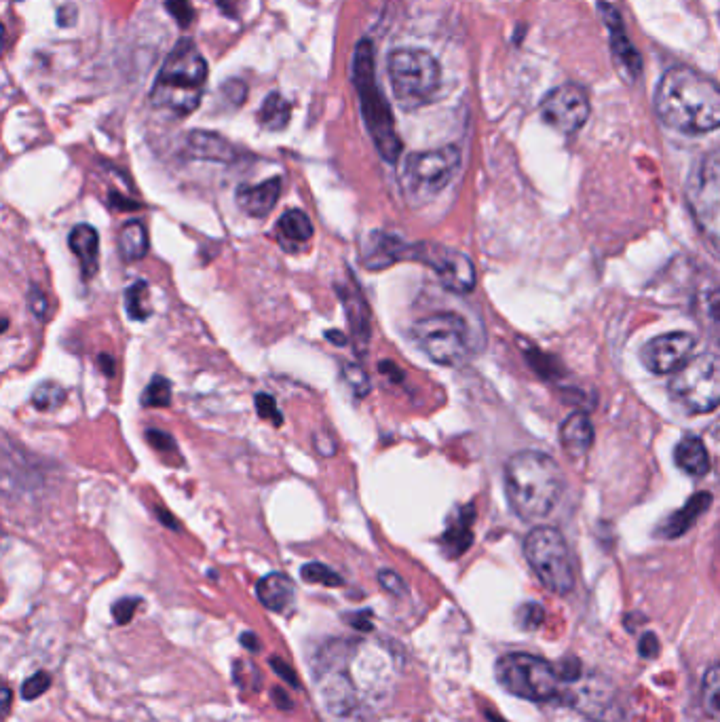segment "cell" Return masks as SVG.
<instances>
[{"label":"cell","instance_id":"1","mask_svg":"<svg viewBox=\"0 0 720 722\" xmlns=\"http://www.w3.org/2000/svg\"><path fill=\"white\" fill-rule=\"evenodd\" d=\"M655 110L663 125L687 136L720 127V87L701 72L676 66L661 76Z\"/></svg>","mask_w":720,"mask_h":722},{"label":"cell","instance_id":"2","mask_svg":"<svg viewBox=\"0 0 720 722\" xmlns=\"http://www.w3.org/2000/svg\"><path fill=\"white\" fill-rule=\"evenodd\" d=\"M505 490L511 509L526 522L552 513L564 492V475L558 463L543 452L522 450L505 465Z\"/></svg>","mask_w":720,"mask_h":722},{"label":"cell","instance_id":"3","mask_svg":"<svg viewBox=\"0 0 720 722\" xmlns=\"http://www.w3.org/2000/svg\"><path fill=\"white\" fill-rule=\"evenodd\" d=\"M207 74H210V68H207L205 57L193 38L184 36L165 57L153 91H150V102L174 117H188L203 100Z\"/></svg>","mask_w":720,"mask_h":722},{"label":"cell","instance_id":"4","mask_svg":"<svg viewBox=\"0 0 720 722\" xmlns=\"http://www.w3.org/2000/svg\"><path fill=\"white\" fill-rule=\"evenodd\" d=\"M353 87L359 98V108H362V117L370 138L387 163H397L402 157V140L397 136L395 119L391 106L387 102V95L383 93L381 85L376 79V64H374V45L368 38H362L353 51Z\"/></svg>","mask_w":720,"mask_h":722},{"label":"cell","instance_id":"5","mask_svg":"<svg viewBox=\"0 0 720 722\" xmlns=\"http://www.w3.org/2000/svg\"><path fill=\"white\" fill-rule=\"evenodd\" d=\"M387 70L395 100L404 110L431 104L440 91L442 68L423 49H395L387 57Z\"/></svg>","mask_w":720,"mask_h":722},{"label":"cell","instance_id":"6","mask_svg":"<svg viewBox=\"0 0 720 722\" xmlns=\"http://www.w3.org/2000/svg\"><path fill=\"white\" fill-rule=\"evenodd\" d=\"M495 674L501 687L520 699L552 701L562 693V678L556 663L530 653L503 655L495 665Z\"/></svg>","mask_w":720,"mask_h":722},{"label":"cell","instance_id":"7","mask_svg":"<svg viewBox=\"0 0 720 722\" xmlns=\"http://www.w3.org/2000/svg\"><path fill=\"white\" fill-rule=\"evenodd\" d=\"M461 167L459 146L410 152L402 165V188L414 203H427L457 176Z\"/></svg>","mask_w":720,"mask_h":722},{"label":"cell","instance_id":"8","mask_svg":"<svg viewBox=\"0 0 720 722\" xmlns=\"http://www.w3.org/2000/svg\"><path fill=\"white\" fill-rule=\"evenodd\" d=\"M524 556L535 570L537 579L552 594L566 596L575 587V570L571 551L560 530L552 526L535 528L524 541Z\"/></svg>","mask_w":720,"mask_h":722},{"label":"cell","instance_id":"9","mask_svg":"<svg viewBox=\"0 0 720 722\" xmlns=\"http://www.w3.org/2000/svg\"><path fill=\"white\" fill-rule=\"evenodd\" d=\"M676 402L693 412L706 414L720 404V355L706 351L693 355L670 380Z\"/></svg>","mask_w":720,"mask_h":722},{"label":"cell","instance_id":"10","mask_svg":"<svg viewBox=\"0 0 720 722\" xmlns=\"http://www.w3.org/2000/svg\"><path fill=\"white\" fill-rule=\"evenodd\" d=\"M421 351L440 366H459L469 353L467 323L457 313H433L412 326Z\"/></svg>","mask_w":720,"mask_h":722},{"label":"cell","instance_id":"11","mask_svg":"<svg viewBox=\"0 0 720 722\" xmlns=\"http://www.w3.org/2000/svg\"><path fill=\"white\" fill-rule=\"evenodd\" d=\"M687 197L701 235L720 256V152L701 161L689 182Z\"/></svg>","mask_w":720,"mask_h":722},{"label":"cell","instance_id":"12","mask_svg":"<svg viewBox=\"0 0 720 722\" xmlns=\"http://www.w3.org/2000/svg\"><path fill=\"white\" fill-rule=\"evenodd\" d=\"M406 258L427 264L444 288L454 294H469L476 288V266L459 250L440 243H410Z\"/></svg>","mask_w":720,"mask_h":722},{"label":"cell","instance_id":"13","mask_svg":"<svg viewBox=\"0 0 720 722\" xmlns=\"http://www.w3.org/2000/svg\"><path fill=\"white\" fill-rule=\"evenodd\" d=\"M541 117L556 131L571 136V133H577L587 123V119H590V100H587L585 91L579 85H560L543 98Z\"/></svg>","mask_w":720,"mask_h":722},{"label":"cell","instance_id":"14","mask_svg":"<svg viewBox=\"0 0 720 722\" xmlns=\"http://www.w3.org/2000/svg\"><path fill=\"white\" fill-rule=\"evenodd\" d=\"M697 340L689 332H670L661 334L640 351L642 364L653 374H676L695 353Z\"/></svg>","mask_w":720,"mask_h":722},{"label":"cell","instance_id":"15","mask_svg":"<svg viewBox=\"0 0 720 722\" xmlns=\"http://www.w3.org/2000/svg\"><path fill=\"white\" fill-rule=\"evenodd\" d=\"M598 11L604 19L606 28L611 32V49L615 60L621 64V68L630 79H638L642 72V57L628 38V32H625L621 13L611 3H598Z\"/></svg>","mask_w":720,"mask_h":722},{"label":"cell","instance_id":"16","mask_svg":"<svg viewBox=\"0 0 720 722\" xmlns=\"http://www.w3.org/2000/svg\"><path fill=\"white\" fill-rule=\"evenodd\" d=\"M336 292L340 302H343L355 347L359 355H364L372 338V313L368 307V300L364 298L362 290H359L357 285H336Z\"/></svg>","mask_w":720,"mask_h":722},{"label":"cell","instance_id":"17","mask_svg":"<svg viewBox=\"0 0 720 722\" xmlns=\"http://www.w3.org/2000/svg\"><path fill=\"white\" fill-rule=\"evenodd\" d=\"M573 706L596 722H617L621 712L613 689L602 687V680H587L571 697Z\"/></svg>","mask_w":720,"mask_h":722},{"label":"cell","instance_id":"18","mask_svg":"<svg viewBox=\"0 0 720 722\" xmlns=\"http://www.w3.org/2000/svg\"><path fill=\"white\" fill-rule=\"evenodd\" d=\"M408 245L393 233L385 231H372L368 239L364 241L362 250V262L370 271H383L387 266H393L395 262L406 260Z\"/></svg>","mask_w":720,"mask_h":722},{"label":"cell","instance_id":"19","mask_svg":"<svg viewBox=\"0 0 720 722\" xmlns=\"http://www.w3.org/2000/svg\"><path fill=\"white\" fill-rule=\"evenodd\" d=\"M186 152L193 159L212 163H235L237 148L216 131H191L186 136Z\"/></svg>","mask_w":720,"mask_h":722},{"label":"cell","instance_id":"20","mask_svg":"<svg viewBox=\"0 0 720 722\" xmlns=\"http://www.w3.org/2000/svg\"><path fill=\"white\" fill-rule=\"evenodd\" d=\"M281 195V178L264 180L256 186L243 184L237 188V205L248 216L264 218L271 214V209L277 205Z\"/></svg>","mask_w":720,"mask_h":722},{"label":"cell","instance_id":"21","mask_svg":"<svg viewBox=\"0 0 720 722\" xmlns=\"http://www.w3.org/2000/svg\"><path fill=\"white\" fill-rule=\"evenodd\" d=\"M70 250L81 262L83 279H93L100 269V235L89 224H77L68 237Z\"/></svg>","mask_w":720,"mask_h":722},{"label":"cell","instance_id":"22","mask_svg":"<svg viewBox=\"0 0 720 722\" xmlns=\"http://www.w3.org/2000/svg\"><path fill=\"white\" fill-rule=\"evenodd\" d=\"M256 596L264 608H269L273 613H283L294 604L296 585L288 575L271 573L258 581Z\"/></svg>","mask_w":720,"mask_h":722},{"label":"cell","instance_id":"23","mask_svg":"<svg viewBox=\"0 0 720 722\" xmlns=\"http://www.w3.org/2000/svg\"><path fill=\"white\" fill-rule=\"evenodd\" d=\"M560 440H562L564 450L571 456H575V459H581L583 454L590 452V448L594 444V425L590 421V416H587L585 412H573L562 423Z\"/></svg>","mask_w":720,"mask_h":722},{"label":"cell","instance_id":"24","mask_svg":"<svg viewBox=\"0 0 720 722\" xmlns=\"http://www.w3.org/2000/svg\"><path fill=\"white\" fill-rule=\"evenodd\" d=\"M473 518H476V509H473V505H467L454 513V518L450 520L442 537V549L448 558H459L471 547Z\"/></svg>","mask_w":720,"mask_h":722},{"label":"cell","instance_id":"25","mask_svg":"<svg viewBox=\"0 0 720 722\" xmlns=\"http://www.w3.org/2000/svg\"><path fill=\"white\" fill-rule=\"evenodd\" d=\"M712 505V494L710 492H697L691 497V501L678 509L674 516L670 520H666V524H663L659 528V535L661 537H668V539H676L680 535H685V532L704 516V511Z\"/></svg>","mask_w":720,"mask_h":722},{"label":"cell","instance_id":"26","mask_svg":"<svg viewBox=\"0 0 720 722\" xmlns=\"http://www.w3.org/2000/svg\"><path fill=\"white\" fill-rule=\"evenodd\" d=\"M321 697H324L326 708L334 716H349L355 708L353 682L343 672L330 674V678L324 682V689H321Z\"/></svg>","mask_w":720,"mask_h":722},{"label":"cell","instance_id":"27","mask_svg":"<svg viewBox=\"0 0 720 722\" xmlns=\"http://www.w3.org/2000/svg\"><path fill=\"white\" fill-rule=\"evenodd\" d=\"M674 459H676V465L685 473L693 475V478H704V475L710 471L708 450H706L704 442H701L695 435L682 437L674 450Z\"/></svg>","mask_w":720,"mask_h":722},{"label":"cell","instance_id":"28","mask_svg":"<svg viewBox=\"0 0 720 722\" xmlns=\"http://www.w3.org/2000/svg\"><path fill=\"white\" fill-rule=\"evenodd\" d=\"M119 254L125 262H138L148 254V233L146 226L138 220L127 222L117 239Z\"/></svg>","mask_w":720,"mask_h":722},{"label":"cell","instance_id":"29","mask_svg":"<svg viewBox=\"0 0 720 722\" xmlns=\"http://www.w3.org/2000/svg\"><path fill=\"white\" fill-rule=\"evenodd\" d=\"M292 117V106L290 102L283 98L281 93H269L267 100L262 102L260 112H258V121L264 129L269 131H283L288 127Z\"/></svg>","mask_w":720,"mask_h":722},{"label":"cell","instance_id":"30","mask_svg":"<svg viewBox=\"0 0 720 722\" xmlns=\"http://www.w3.org/2000/svg\"><path fill=\"white\" fill-rule=\"evenodd\" d=\"M277 228L281 239L290 245H302L313 237V222L305 212H300V209H288V212L279 218Z\"/></svg>","mask_w":720,"mask_h":722},{"label":"cell","instance_id":"31","mask_svg":"<svg viewBox=\"0 0 720 722\" xmlns=\"http://www.w3.org/2000/svg\"><path fill=\"white\" fill-rule=\"evenodd\" d=\"M697 302L701 326L720 345V288H710L704 294H699Z\"/></svg>","mask_w":720,"mask_h":722},{"label":"cell","instance_id":"32","mask_svg":"<svg viewBox=\"0 0 720 722\" xmlns=\"http://www.w3.org/2000/svg\"><path fill=\"white\" fill-rule=\"evenodd\" d=\"M701 706L714 720H720V661L710 665L701 682Z\"/></svg>","mask_w":720,"mask_h":722},{"label":"cell","instance_id":"33","mask_svg":"<svg viewBox=\"0 0 720 722\" xmlns=\"http://www.w3.org/2000/svg\"><path fill=\"white\" fill-rule=\"evenodd\" d=\"M66 389L58 383H53V380H47V383H41L39 387L34 389L32 393V404L36 410L41 412H49V410H55L60 408L64 402H66Z\"/></svg>","mask_w":720,"mask_h":722},{"label":"cell","instance_id":"34","mask_svg":"<svg viewBox=\"0 0 720 722\" xmlns=\"http://www.w3.org/2000/svg\"><path fill=\"white\" fill-rule=\"evenodd\" d=\"M142 404L146 408H167L172 404V385H169V380L163 376H155L150 380V385L142 395Z\"/></svg>","mask_w":720,"mask_h":722},{"label":"cell","instance_id":"35","mask_svg":"<svg viewBox=\"0 0 720 722\" xmlns=\"http://www.w3.org/2000/svg\"><path fill=\"white\" fill-rule=\"evenodd\" d=\"M300 577L307 583H317V585H326V587H340L345 583L343 577H340L336 570H332L330 566L321 564V562H309L302 566Z\"/></svg>","mask_w":720,"mask_h":722},{"label":"cell","instance_id":"36","mask_svg":"<svg viewBox=\"0 0 720 722\" xmlns=\"http://www.w3.org/2000/svg\"><path fill=\"white\" fill-rule=\"evenodd\" d=\"M146 298H148V285L144 281L134 283L125 292V309L131 319L144 321L150 315V309L146 307Z\"/></svg>","mask_w":720,"mask_h":722},{"label":"cell","instance_id":"37","mask_svg":"<svg viewBox=\"0 0 720 722\" xmlns=\"http://www.w3.org/2000/svg\"><path fill=\"white\" fill-rule=\"evenodd\" d=\"M343 378H345V383L349 385V389L353 391V395H357L359 399H364L372 391L370 378H368L366 370L359 364H345L343 366Z\"/></svg>","mask_w":720,"mask_h":722},{"label":"cell","instance_id":"38","mask_svg":"<svg viewBox=\"0 0 720 722\" xmlns=\"http://www.w3.org/2000/svg\"><path fill=\"white\" fill-rule=\"evenodd\" d=\"M51 682H53V678H51L49 672H43V670H41V672L32 674V676L22 684V697H24L26 701L39 699L41 695H45V693L49 691Z\"/></svg>","mask_w":720,"mask_h":722},{"label":"cell","instance_id":"39","mask_svg":"<svg viewBox=\"0 0 720 722\" xmlns=\"http://www.w3.org/2000/svg\"><path fill=\"white\" fill-rule=\"evenodd\" d=\"M165 9L174 15L178 26L188 30L195 22V7L191 0H165Z\"/></svg>","mask_w":720,"mask_h":722},{"label":"cell","instance_id":"40","mask_svg":"<svg viewBox=\"0 0 720 722\" xmlns=\"http://www.w3.org/2000/svg\"><path fill=\"white\" fill-rule=\"evenodd\" d=\"M543 619H545L543 606L535 604V602L524 604L518 611V621H520V627H524V630H539Z\"/></svg>","mask_w":720,"mask_h":722},{"label":"cell","instance_id":"41","mask_svg":"<svg viewBox=\"0 0 720 722\" xmlns=\"http://www.w3.org/2000/svg\"><path fill=\"white\" fill-rule=\"evenodd\" d=\"M256 408H258V414L262 418H267V421H273V425H281L283 418H281V412H279V406H277V399L269 393H258L256 395Z\"/></svg>","mask_w":720,"mask_h":722},{"label":"cell","instance_id":"42","mask_svg":"<svg viewBox=\"0 0 720 722\" xmlns=\"http://www.w3.org/2000/svg\"><path fill=\"white\" fill-rule=\"evenodd\" d=\"M378 583H381V587L385 589V592H389L395 598H402L408 592L404 579L397 575L395 570H389V568H383L381 573H378Z\"/></svg>","mask_w":720,"mask_h":722},{"label":"cell","instance_id":"43","mask_svg":"<svg viewBox=\"0 0 720 722\" xmlns=\"http://www.w3.org/2000/svg\"><path fill=\"white\" fill-rule=\"evenodd\" d=\"M142 600L140 598H121L112 604V619L117 625H127L136 615V608Z\"/></svg>","mask_w":720,"mask_h":722},{"label":"cell","instance_id":"44","mask_svg":"<svg viewBox=\"0 0 720 722\" xmlns=\"http://www.w3.org/2000/svg\"><path fill=\"white\" fill-rule=\"evenodd\" d=\"M28 307H30V311H32V315L36 317V319H45L47 317V311H49V300H47V296L39 290V288H36V285H34V288H30V294H28Z\"/></svg>","mask_w":720,"mask_h":722},{"label":"cell","instance_id":"45","mask_svg":"<svg viewBox=\"0 0 720 722\" xmlns=\"http://www.w3.org/2000/svg\"><path fill=\"white\" fill-rule=\"evenodd\" d=\"M556 668H558V674H560L562 682H577V680H581L583 670H581V663H579L575 657H566L564 661L556 663Z\"/></svg>","mask_w":720,"mask_h":722},{"label":"cell","instance_id":"46","mask_svg":"<svg viewBox=\"0 0 720 722\" xmlns=\"http://www.w3.org/2000/svg\"><path fill=\"white\" fill-rule=\"evenodd\" d=\"M146 440L150 442V446L161 450V452H169V450H176V442L174 437L161 431V429H148L146 431Z\"/></svg>","mask_w":720,"mask_h":722},{"label":"cell","instance_id":"47","mask_svg":"<svg viewBox=\"0 0 720 722\" xmlns=\"http://www.w3.org/2000/svg\"><path fill=\"white\" fill-rule=\"evenodd\" d=\"M269 663H271L273 672H275L281 680H286L292 689H298V687H300V680H298L294 668H290V665H288L286 661H281L279 657H271Z\"/></svg>","mask_w":720,"mask_h":722},{"label":"cell","instance_id":"48","mask_svg":"<svg viewBox=\"0 0 720 722\" xmlns=\"http://www.w3.org/2000/svg\"><path fill=\"white\" fill-rule=\"evenodd\" d=\"M659 651H661V644H659V640H657L655 634L647 632V634H644V636L640 638V642H638V653H640V657H644V659H655V657L659 655Z\"/></svg>","mask_w":720,"mask_h":722},{"label":"cell","instance_id":"49","mask_svg":"<svg viewBox=\"0 0 720 722\" xmlns=\"http://www.w3.org/2000/svg\"><path fill=\"white\" fill-rule=\"evenodd\" d=\"M222 93H224L226 98H229L233 104L241 106L243 100H245V95H248V87L243 85V81L231 79V81H226V85L222 87Z\"/></svg>","mask_w":720,"mask_h":722},{"label":"cell","instance_id":"50","mask_svg":"<svg viewBox=\"0 0 720 722\" xmlns=\"http://www.w3.org/2000/svg\"><path fill=\"white\" fill-rule=\"evenodd\" d=\"M349 625H353L359 632H370L372 630V611H359L347 617Z\"/></svg>","mask_w":720,"mask_h":722},{"label":"cell","instance_id":"51","mask_svg":"<svg viewBox=\"0 0 720 722\" xmlns=\"http://www.w3.org/2000/svg\"><path fill=\"white\" fill-rule=\"evenodd\" d=\"M273 701H275V706L279 708V710H292V706H294V701L290 699V695H288V691H283V689H273Z\"/></svg>","mask_w":720,"mask_h":722},{"label":"cell","instance_id":"52","mask_svg":"<svg viewBox=\"0 0 720 722\" xmlns=\"http://www.w3.org/2000/svg\"><path fill=\"white\" fill-rule=\"evenodd\" d=\"M239 640H241L243 649H248V651H252V653H258V651H260V638H258L254 632H243Z\"/></svg>","mask_w":720,"mask_h":722},{"label":"cell","instance_id":"53","mask_svg":"<svg viewBox=\"0 0 720 722\" xmlns=\"http://www.w3.org/2000/svg\"><path fill=\"white\" fill-rule=\"evenodd\" d=\"M326 338L332 342V345H336V347H345V345H347V336H345L343 332H338V330L326 332Z\"/></svg>","mask_w":720,"mask_h":722},{"label":"cell","instance_id":"54","mask_svg":"<svg viewBox=\"0 0 720 722\" xmlns=\"http://www.w3.org/2000/svg\"><path fill=\"white\" fill-rule=\"evenodd\" d=\"M218 7L224 11L226 17H237V7H235V0H216Z\"/></svg>","mask_w":720,"mask_h":722},{"label":"cell","instance_id":"55","mask_svg":"<svg viewBox=\"0 0 720 722\" xmlns=\"http://www.w3.org/2000/svg\"><path fill=\"white\" fill-rule=\"evenodd\" d=\"M98 364H100V368H102L108 376L115 374V366H112V357H110V355H100V357H98Z\"/></svg>","mask_w":720,"mask_h":722},{"label":"cell","instance_id":"56","mask_svg":"<svg viewBox=\"0 0 720 722\" xmlns=\"http://www.w3.org/2000/svg\"><path fill=\"white\" fill-rule=\"evenodd\" d=\"M159 516H161V520H163V524H165V526H172L174 530H178V528H180V524H178V522H176V520H174L172 516H167V513H165V511H161V513H159Z\"/></svg>","mask_w":720,"mask_h":722},{"label":"cell","instance_id":"57","mask_svg":"<svg viewBox=\"0 0 720 722\" xmlns=\"http://www.w3.org/2000/svg\"><path fill=\"white\" fill-rule=\"evenodd\" d=\"M9 706H11V689L5 687L3 689V710H5V714L9 712Z\"/></svg>","mask_w":720,"mask_h":722}]
</instances>
